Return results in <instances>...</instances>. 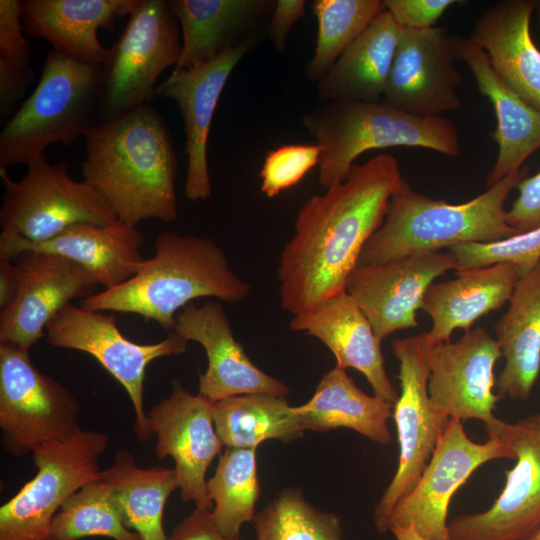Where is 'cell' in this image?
Here are the masks:
<instances>
[{
	"label": "cell",
	"instance_id": "cell-1",
	"mask_svg": "<svg viewBox=\"0 0 540 540\" xmlns=\"http://www.w3.org/2000/svg\"><path fill=\"white\" fill-rule=\"evenodd\" d=\"M402 181L396 158L379 154L354 164L344 181L301 206L277 270L284 310L292 315L307 312L345 291L364 245L382 225Z\"/></svg>",
	"mask_w": 540,
	"mask_h": 540
},
{
	"label": "cell",
	"instance_id": "cell-2",
	"mask_svg": "<svg viewBox=\"0 0 540 540\" xmlns=\"http://www.w3.org/2000/svg\"><path fill=\"white\" fill-rule=\"evenodd\" d=\"M84 139L83 180L102 195L117 219L133 226L148 219H177V158L157 110L144 104L99 121Z\"/></svg>",
	"mask_w": 540,
	"mask_h": 540
},
{
	"label": "cell",
	"instance_id": "cell-3",
	"mask_svg": "<svg viewBox=\"0 0 540 540\" xmlns=\"http://www.w3.org/2000/svg\"><path fill=\"white\" fill-rule=\"evenodd\" d=\"M251 284L231 268L225 252L211 238L161 232L154 254L118 287L94 293L81 302L92 311L133 313L173 331L179 309L211 297L226 303L243 301Z\"/></svg>",
	"mask_w": 540,
	"mask_h": 540
},
{
	"label": "cell",
	"instance_id": "cell-4",
	"mask_svg": "<svg viewBox=\"0 0 540 540\" xmlns=\"http://www.w3.org/2000/svg\"><path fill=\"white\" fill-rule=\"evenodd\" d=\"M528 171L523 166L484 193L460 204L420 194L403 179L389 201L382 225L364 245L357 266L462 243L495 242L520 234L507 223L505 201Z\"/></svg>",
	"mask_w": 540,
	"mask_h": 540
},
{
	"label": "cell",
	"instance_id": "cell-5",
	"mask_svg": "<svg viewBox=\"0 0 540 540\" xmlns=\"http://www.w3.org/2000/svg\"><path fill=\"white\" fill-rule=\"evenodd\" d=\"M308 134L322 148L319 184L342 182L364 152L391 147H417L449 157L460 154L459 133L442 116L422 117L385 100L323 102L302 118Z\"/></svg>",
	"mask_w": 540,
	"mask_h": 540
},
{
	"label": "cell",
	"instance_id": "cell-6",
	"mask_svg": "<svg viewBox=\"0 0 540 540\" xmlns=\"http://www.w3.org/2000/svg\"><path fill=\"white\" fill-rule=\"evenodd\" d=\"M101 65L54 49L40 80L0 132V167L31 166L56 143L72 145L97 123Z\"/></svg>",
	"mask_w": 540,
	"mask_h": 540
},
{
	"label": "cell",
	"instance_id": "cell-7",
	"mask_svg": "<svg viewBox=\"0 0 540 540\" xmlns=\"http://www.w3.org/2000/svg\"><path fill=\"white\" fill-rule=\"evenodd\" d=\"M4 188L0 241H48L77 223L104 225L117 219L102 195L85 180H74L64 161L48 162L46 154L12 180L0 167Z\"/></svg>",
	"mask_w": 540,
	"mask_h": 540
},
{
	"label": "cell",
	"instance_id": "cell-8",
	"mask_svg": "<svg viewBox=\"0 0 540 540\" xmlns=\"http://www.w3.org/2000/svg\"><path fill=\"white\" fill-rule=\"evenodd\" d=\"M181 49L179 22L169 1L139 0L101 64L99 121L152 101L159 76L176 66Z\"/></svg>",
	"mask_w": 540,
	"mask_h": 540
},
{
	"label": "cell",
	"instance_id": "cell-9",
	"mask_svg": "<svg viewBox=\"0 0 540 540\" xmlns=\"http://www.w3.org/2000/svg\"><path fill=\"white\" fill-rule=\"evenodd\" d=\"M106 433L81 429L71 438L32 452L36 475L0 507V540H51V526L63 503L99 478Z\"/></svg>",
	"mask_w": 540,
	"mask_h": 540
},
{
	"label": "cell",
	"instance_id": "cell-10",
	"mask_svg": "<svg viewBox=\"0 0 540 540\" xmlns=\"http://www.w3.org/2000/svg\"><path fill=\"white\" fill-rule=\"evenodd\" d=\"M77 398L32 363L29 350L0 343V429L13 457L81 430Z\"/></svg>",
	"mask_w": 540,
	"mask_h": 540
},
{
	"label": "cell",
	"instance_id": "cell-11",
	"mask_svg": "<svg viewBox=\"0 0 540 540\" xmlns=\"http://www.w3.org/2000/svg\"><path fill=\"white\" fill-rule=\"evenodd\" d=\"M428 348L425 333L391 343L399 362L400 393L392 413L399 460L395 475L374 510L373 521L379 533L388 531L393 508L421 477L450 419L436 409L428 394Z\"/></svg>",
	"mask_w": 540,
	"mask_h": 540
},
{
	"label": "cell",
	"instance_id": "cell-12",
	"mask_svg": "<svg viewBox=\"0 0 540 540\" xmlns=\"http://www.w3.org/2000/svg\"><path fill=\"white\" fill-rule=\"evenodd\" d=\"M45 337L51 346L82 351L94 357L128 393L138 440L145 442L152 438L143 404L146 369L158 358L184 353L188 341L172 331L159 342L136 343L122 334L114 315L72 303L48 324Z\"/></svg>",
	"mask_w": 540,
	"mask_h": 540
},
{
	"label": "cell",
	"instance_id": "cell-13",
	"mask_svg": "<svg viewBox=\"0 0 540 540\" xmlns=\"http://www.w3.org/2000/svg\"><path fill=\"white\" fill-rule=\"evenodd\" d=\"M487 434L503 440L515 464L506 483L484 512L461 515L448 524L450 540H526L540 526V414L515 423L496 418Z\"/></svg>",
	"mask_w": 540,
	"mask_h": 540
},
{
	"label": "cell",
	"instance_id": "cell-14",
	"mask_svg": "<svg viewBox=\"0 0 540 540\" xmlns=\"http://www.w3.org/2000/svg\"><path fill=\"white\" fill-rule=\"evenodd\" d=\"M501 458L515 455L498 436L488 434L486 442L476 443L460 419L450 418L421 477L393 508L388 531L413 527L425 540H450L447 517L452 496L477 468Z\"/></svg>",
	"mask_w": 540,
	"mask_h": 540
},
{
	"label": "cell",
	"instance_id": "cell-15",
	"mask_svg": "<svg viewBox=\"0 0 540 540\" xmlns=\"http://www.w3.org/2000/svg\"><path fill=\"white\" fill-rule=\"evenodd\" d=\"M19 282L13 300L0 309V343L30 350L72 300L94 294L98 284L80 264L45 251H24L12 259Z\"/></svg>",
	"mask_w": 540,
	"mask_h": 540
},
{
	"label": "cell",
	"instance_id": "cell-16",
	"mask_svg": "<svg viewBox=\"0 0 540 540\" xmlns=\"http://www.w3.org/2000/svg\"><path fill=\"white\" fill-rule=\"evenodd\" d=\"M213 401L193 395L179 380L171 381V392L148 413L155 452L159 459L175 462L180 497L196 508L212 510L207 492L206 472L223 444L213 420Z\"/></svg>",
	"mask_w": 540,
	"mask_h": 540
},
{
	"label": "cell",
	"instance_id": "cell-17",
	"mask_svg": "<svg viewBox=\"0 0 540 540\" xmlns=\"http://www.w3.org/2000/svg\"><path fill=\"white\" fill-rule=\"evenodd\" d=\"M456 269L450 253L420 252L382 263L356 266L346 292L369 320L381 341L390 334L419 326L416 312L433 281Z\"/></svg>",
	"mask_w": 540,
	"mask_h": 540
},
{
	"label": "cell",
	"instance_id": "cell-18",
	"mask_svg": "<svg viewBox=\"0 0 540 540\" xmlns=\"http://www.w3.org/2000/svg\"><path fill=\"white\" fill-rule=\"evenodd\" d=\"M455 60L452 35L445 28L401 27L383 100L422 117L457 110L462 75Z\"/></svg>",
	"mask_w": 540,
	"mask_h": 540
},
{
	"label": "cell",
	"instance_id": "cell-19",
	"mask_svg": "<svg viewBox=\"0 0 540 540\" xmlns=\"http://www.w3.org/2000/svg\"><path fill=\"white\" fill-rule=\"evenodd\" d=\"M502 356L499 343L482 327L469 329L455 342L430 344L428 394L449 418L493 422L500 397L494 367Z\"/></svg>",
	"mask_w": 540,
	"mask_h": 540
},
{
	"label": "cell",
	"instance_id": "cell-20",
	"mask_svg": "<svg viewBox=\"0 0 540 540\" xmlns=\"http://www.w3.org/2000/svg\"><path fill=\"white\" fill-rule=\"evenodd\" d=\"M257 39V35L252 36L207 62L172 71L157 86L156 96L174 100L184 120L187 156L184 193L191 201L206 200L212 195L207 142L214 111L231 72Z\"/></svg>",
	"mask_w": 540,
	"mask_h": 540
},
{
	"label": "cell",
	"instance_id": "cell-21",
	"mask_svg": "<svg viewBox=\"0 0 540 540\" xmlns=\"http://www.w3.org/2000/svg\"><path fill=\"white\" fill-rule=\"evenodd\" d=\"M173 332L199 343L208 366L199 373V394L215 402L236 395L264 393L285 397L290 389L259 369L235 339L223 306L206 301L190 303L176 316Z\"/></svg>",
	"mask_w": 540,
	"mask_h": 540
},
{
	"label": "cell",
	"instance_id": "cell-22",
	"mask_svg": "<svg viewBox=\"0 0 540 540\" xmlns=\"http://www.w3.org/2000/svg\"><path fill=\"white\" fill-rule=\"evenodd\" d=\"M289 325L319 339L335 356L336 366L358 370L375 396L395 404L399 394L387 376L381 340L346 290L310 311L293 315Z\"/></svg>",
	"mask_w": 540,
	"mask_h": 540
},
{
	"label": "cell",
	"instance_id": "cell-23",
	"mask_svg": "<svg viewBox=\"0 0 540 540\" xmlns=\"http://www.w3.org/2000/svg\"><path fill=\"white\" fill-rule=\"evenodd\" d=\"M143 233L124 221L74 224L54 238L39 242L0 241V255L11 259L24 251L55 253L83 266L104 290L132 278L145 260Z\"/></svg>",
	"mask_w": 540,
	"mask_h": 540
},
{
	"label": "cell",
	"instance_id": "cell-24",
	"mask_svg": "<svg viewBox=\"0 0 540 540\" xmlns=\"http://www.w3.org/2000/svg\"><path fill=\"white\" fill-rule=\"evenodd\" d=\"M452 44L456 60L468 67L479 92L492 104L497 119L492 137L498 145V154L486 177L490 188L518 172L524 162L540 149V111L505 84L485 52L469 37L452 35Z\"/></svg>",
	"mask_w": 540,
	"mask_h": 540
},
{
	"label": "cell",
	"instance_id": "cell-25",
	"mask_svg": "<svg viewBox=\"0 0 540 540\" xmlns=\"http://www.w3.org/2000/svg\"><path fill=\"white\" fill-rule=\"evenodd\" d=\"M533 0H501L477 18L469 39L505 84L540 111V50L530 30Z\"/></svg>",
	"mask_w": 540,
	"mask_h": 540
},
{
	"label": "cell",
	"instance_id": "cell-26",
	"mask_svg": "<svg viewBox=\"0 0 540 540\" xmlns=\"http://www.w3.org/2000/svg\"><path fill=\"white\" fill-rule=\"evenodd\" d=\"M139 0H23L25 35L48 40L52 49L101 65L107 55L100 28L115 31V20L136 9Z\"/></svg>",
	"mask_w": 540,
	"mask_h": 540
},
{
	"label": "cell",
	"instance_id": "cell-27",
	"mask_svg": "<svg viewBox=\"0 0 540 540\" xmlns=\"http://www.w3.org/2000/svg\"><path fill=\"white\" fill-rule=\"evenodd\" d=\"M519 279L516 265L496 263L459 269L453 279L432 283L421 306L432 320L425 332L427 341L448 342L454 330L471 329L475 321L510 300Z\"/></svg>",
	"mask_w": 540,
	"mask_h": 540
},
{
	"label": "cell",
	"instance_id": "cell-28",
	"mask_svg": "<svg viewBox=\"0 0 540 540\" xmlns=\"http://www.w3.org/2000/svg\"><path fill=\"white\" fill-rule=\"evenodd\" d=\"M401 27L386 10L348 46L316 82L322 102L383 99Z\"/></svg>",
	"mask_w": 540,
	"mask_h": 540
},
{
	"label": "cell",
	"instance_id": "cell-29",
	"mask_svg": "<svg viewBox=\"0 0 540 540\" xmlns=\"http://www.w3.org/2000/svg\"><path fill=\"white\" fill-rule=\"evenodd\" d=\"M494 330L505 359L498 396L528 400L540 375V262L519 279Z\"/></svg>",
	"mask_w": 540,
	"mask_h": 540
},
{
	"label": "cell",
	"instance_id": "cell-30",
	"mask_svg": "<svg viewBox=\"0 0 540 540\" xmlns=\"http://www.w3.org/2000/svg\"><path fill=\"white\" fill-rule=\"evenodd\" d=\"M182 30V49L172 71L209 61L246 39L275 2L266 0H170ZM256 36V35H255ZM248 39V38H247Z\"/></svg>",
	"mask_w": 540,
	"mask_h": 540
},
{
	"label": "cell",
	"instance_id": "cell-31",
	"mask_svg": "<svg viewBox=\"0 0 540 540\" xmlns=\"http://www.w3.org/2000/svg\"><path fill=\"white\" fill-rule=\"evenodd\" d=\"M393 404L364 393L335 366L319 381L312 397L303 405L293 406L304 432H327L337 428L352 429L382 445L391 441L387 421Z\"/></svg>",
	"mask_w": 540,
	"mask_h": 540
},
{
	"label": "cell",
	"instance_id": "cell-32",
	"mask_svg": "<svg viewBox=\"0 0 540 540\" xmlns=\"http://www.w3.org/2000/svg\"><path fill=\"white\" fill-rule=\"evenodd\" d=\"M126 526L142 540H167L163 513L167 499L178 488L175 469L141 468L125 449L114 454L112 464L100 471Z\"/></svg>",
	"mask_w": 540,
	"mask_h": 540
},
{
	"label": "cell",
	"instance_id": "cell-33",
	"mask_svg": "<svg viewBox=\"0 0 540 540\" xmlns=\"http://www.w3.org/2000/svg\"><path fill=\"white\" fill-rule=\"evenodd\" d=\"M213 420L223 446L256 448L266 440L302 437L299 418L285 397L254 393L213 402Z\"/></svg>",
	"mask_w": 540,
	"mask_h": 540
},
{
	"label": "cell",
	"instance_id": "cell-34",
	"mask_svg": "<svg viewBox=\"0 0 540 540\" xmlns=\"http://www.w3.org/2000/svg\"><path fill=\"white\" fill-rule=\"evenodd\" d=\"M207 492L213 524L225 537L239 540L242 525L253 521L260 495L256 448L226 447L207 481Z\"/></svg>",
	"mask_w": 540,
	"mask_h": 540
},
{
	"label": "cell",
	"instance_id": "cell-35",
	"mask_svg": "<svg viewBox=\"0 0 540 540\" xmlns=\"http://www.w3.org/2000/svg\"><path fill=\"white\" fill-rule=\"evenodd\" d=\"M312 8L317 20V37L305 74L316 83L386 9L384 0H315Z\"/></svg>",
	"mask_w": 540,
	"mask_h": 540
},
{
	"label": "cell",
	"instance_id": "cell-36",
	"mask_svg": "<svg viewBox=\"0 0 540 540\" xmlns=\"http://www.w3.org/2000/svg\"><path fill=\"white\" fill-rule=\"evenodd\" d=\"M112 540H142L129 529L106 484L99 478L82 486L56 513L51 540H79L86 537Z\"/></svg>",
	"mask_w": 540,
	"mask_h": 540
},
{
	"label": "cell",
	"instance_id": "cell-37",
	"mask_svg": "<svg viewBox=\"0 0 540 540\" xmlns=\"http://www.w3.org/2000/svg\"><path fill=\"white\" fill-rule=\"evenodd\" d=\"M253 522L255 540H342L340 518L315 508L293 487L282 490Z\"/></svg>",
	"mask_w": 540,
	"mask_h": 540
},
{
	"label": "cell",
	"instance_id": "cell-38",
	"mask_svg": "<svg viewBox=\"0 0 540 540\" xmlns=\"http://www.w3.org/2000/svg\"><path fill=\"white\" fill-rule=\"evenodd\" d=\"M448 252L454 256L457 270L512 263L521 278L540 262V227L495 242L457 244Z\"/></svg>",
	"mask_w": 540,
	"mask_h": 540
},
{
	"label": "cell",
	"instance_id": "cell-39",
	"mask_svg": "<svg viewBox=\"0 0 540 540\" xmlns=\"http://www.w3.org/2000/svg\"><path fill=\"white\" fill-rule=\"evenodd\" d=\"M317 144H290L270 150L260 171L261 191L269 198L295 186L319 164Z\"/></svg>",
	"mask_w": 540,
	"mask_h": 540
},
{
	"label": "cell",
	"instance_id": "cell-40",
	"mask_svg": "<svg viewBox=\"0 0 540 540\" xmlns=\"http://www.w3.org/2000/svg\"><path fill=\"white\" fill-rule=\"evenodd\" d=\"M30 56L21 19V1L0 0V58L29 65Z\"/></svg>",
	"mask_w": 540,
	"mask_h": 540
},
{
	"label": "cell",
	"instance_id": "cell-41",
	"mask_svg": "<svg viewBox=\"0 0 540 540\" xmlns=\"http://www.w3.org/2000/svg\"><path fill=\"white\" fill-rule=\"evenodd\" d=\"M462 0H384L385 9L404 28H431L451 6Z\"/></svg>",
	"mask_w": 540,
	"mask_h": 540
},
{
	"label": "cell",
	"instance_id": "cell-42",
	"mask_svg": "<svg viewBox=\"0 0 540 540\" xmlns=\"http://www.w3.org/2000/svg\"><path fill=\"white\" fill-rule=\"evenodd\" d=\"M515 187L519 194L507 210V223L519 233L540 227V172L521 179Z\"/></svg>",
	"mask_w": 540,
	"mask_h": 540
},
{
	"label": "cell",
	"instance_id": "cell-43",
	"mask_svg": "<svg viewBox=\"0 0 540 540\" xmlns=\"http://www.w3.org/2000/svg\"><path fill=\"white\" fill-rule=\"evenodd\" d=\"M34 81L29 65L18 64L0 58V119L7 120L19 100Z\"/></svg>",
	"mask_w": 540,
	"mask_h": 540
},
{
	"label": "cell",
	"instance_id": "cell-44",
	"mask_svg": "<svg viewBox=\"0 0 540 540\" xmlns=\"http://www.w3.org/2000/svg\"><path fill=\"white\" fill-rule=\"evenodd\" d=\"M306 1L277 0L269 22L268 33L277 52L286 48L293 25L305 15Z\"/></svg>",
	"mask_w": 540,
	"mask_h": 540
},
{
	"label": "cell",
	"instance_id": "cell-45",
	"mask_svg": "<svg viewBox=\"0 0 540 540\" xmlns=\"http://www.w3.org/2000/svg\"><path fill=\"white\" fill-rule=\"evenodd\" d=\"M210 511L195 508L173 528L167 540H232L217 530L211 520Z\"/></svg>",
	"mask_w": 540,
	"mask_h": 540
},
{
	"label": "cell",
	"instance_id": "cell-46",
	"mask_svg": "<svg viewBox=\"0 0 540 540\" xmlns=\"http://www.w3.org/2000/svg\"><path fill=\"white\" fill-rule=\"evenodd\" d=\"M19 282L16 263L5 255H0V309L6 307L14 298Z\"/></svg>",
	"mask_w": 540,
	"mask_h": 540
},
{
	"label": "cell",
	"instance_id": "cell-47",
	"mask_svg": "<svg viewBox=\"0 0 540 540\" xmlns=\"http://www.w3.org/2000/svg\"><path fill=\"white\" fill-rule=\"evenodd\" d=\"M396 540H425L413 527H396L389 530Z\"/></svg>",
	"mask_w": 540,
	"mask_h": 540
},
{
	"label": "cell",
	"instance_id": "cell-48",
	"mask_svg": "<svg viewBox=\"0 0 540 540\" xmlns=\"http://www.w3.org/2000/svg\"><path fill=\"white\" fill-rule=\"evenodd\" d=\"M534 12L536 13L538 24L540 28V0H533Z\"/></svg>",
	"mask_w": 540,
	"mask_h": 540
},
{
	"label": "cell",
	"instance_id": "cell-49",
	"mask_svg": "<svg viewBox=\"0 0 540 540\" xmlns=\"http://www.w3.org/2000/svg\"><path fill=\"white\" fill-rule=\"evenodd\" d=\"M526 540H540V526Z\"/></svg>",
	"mask_w": 540,
	"mask_h": 540
}]
</instances>
